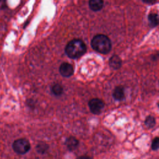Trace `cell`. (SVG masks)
<instances>
[{
	"label": "cell",
	"mask_w": 159,
	"mask_h": 159,
	"mask_svg": "<svg viewBox=\"0 0 159 159\" xmlns=\"http://www.w3.org/2000/svg\"><path fill=\"white\" fill-rule=\"evenodd\" d=\"M86 52V46L80 39H73L69 42L65 47V53L71 58L81 57Z\"/></svg>",
	"instance_id": "6da1fadb"
},
{
	"label": "cell",
	"mask_w": 159,
	"mask_h": 159,
	"mask_svg": "<svg viewBox=\"0 0 159 159\" xmlns=\"http://www.w3.org/2000/svg\"><path fill=\"white\" fill-rule=\"evenodd\" d=\"M91 44L95 51L102 54L108 53L112 47L111 40L107 36L103 34L96 35L93 38Z\"/></svg>",
	"instance_id": "7a4b0ae2"
},
{
	"label": "cell",
	"mask_w": 159,
	"mask_h": 159,
	"mask_svg": "<svg viewBox=\"0 0 159 159\" xmlns=\"http://www.w3.org/2000/svg\"><path fill=\"white\" fill-rule=\"evenodd\" d=\"M12 148L16 153L22 155L29 152L30 148V145L27 140L25 139H19L13 142Z\"/></svg>",
	"instance_id": "3957f363"
},
{
	"label": "cell",
	"mask_w": 159,
	"mask_h": 159,
	"mask_svg": "<svg viewBox=\"0 0 159 159\" xmlns=\"http://www.w3.org/2000/svg\"><path fill=\"white\" fill-rule=\"evenodd\" d=\"M88 106L90 111L93 114H99L103 109L104 104L102 100L98 98H94L89 101Z\"/></svg>",
	"instance_id": "277c9868"
},
{
	"label": "cell",
	"mask_w": 159,
	"mask_h": 159,
	"mask_svg": "<svg viewBox=\"0 0 159 159\" xmlns=\"http://www.w3.org/2000/svg\"><path fill=\"white\" fill-rule=\"evenodd\" d=\"M59 71L63 76L70 77L73 74L74 69L71 64L65 62L60 66Z\"/></svg>",
	"instance_id": "5b68a950"
},
{
	"label": "cell",
	"mask_w": 159,
	"mask_h": 159,
	"mask_svg": "<svg viewBox=\"0 0 159 159\" xmlns=\"http://www.w3.org/2000/svg\"><path fill=\"white\" fill-rule=\"evenodd\" d=\"M104 6L103 0H89V7L93 11H100Z\"/></svg>",
	"instance_id": "8992f818"
},
{
	"label": "cell",
	"mask_w": 159,
	"mask_h": 159,
	"mask_svg": "<svg viewBox=\"0 0 159 159\" xmlns=\"http://www.w3.org/2000/svg\"><path fill=\"white\" fill-rule=\"evenodd\" d=\"M109 63L111 68H112L113 69L117 70L121 66L122 60L119 56L114 55L110 58Z\"/></svg>",
	"instance_id": "52a82bcc"
},
{
	"label": "cell",
	"mask_w": 159,
	"mask_h": 159,
	"mask_svg": "<svg viewBox=\"0 0 159 159\" xmlns=\"http://www.w3.org/2000/svg\"><path fill=\"white\" fill-rule=\"evenodd\" d=\"M112 96L117 101H121L124 98V90L122 86H117L114 91Z\"/></svg>",
	"instance_id": "ba28073f"
},
{
	"label": "cell",
	"mask_w": 159,
	"mask_h": 159,
	"mask_svg": "<svg viewBox=\"0 0 159 159\" xmlns=\"http://www.w3.org/2000/svg\"><path fill=\"white\" fill-rule=\"evenodd\" d=\"M78 140L74 137H70L66 140V145L70 150H75L78 145Z\"/></svg>",
	"instance_id": "9c48e42d"
},
{
	"label": "cell",
	"mask_w": 159,
	"mask_h": 159,
	"mask_svg": "<svg viewBox=\"0 0 159 159\" xmlns=\"http://www.w3.org/2000/svg\"><path fill=\"white\" fill-rule=\"evenodd\" d=\"M148 19L150 24L154 27L157 26L158 24V14L156 13H151L148 16Z\"/></svg>",
	"instance_id": "30bf717a"
},
{
	"label": "cell",
	"mask_w": 159,
	"mask_h": 159,
	"mask_svg": "<svg viewBox=\"0 0 159 159\" xmlns=\"http://www.w3.org/2000/svg\"><path fill=\"white\" fill-rule=\"evenodd\" d=\"M52 92L56 96L61 95L63 92V87L59 84H55L52 86Z\"/></svg>",
	"instance_id": "8fae6325"
},
{
	"label": "cell",
	"mask_w": 159,
	"mask_h": 159,
	"mask_svg": "<svg viewBox=\"0 0 159 159\" xmlns=\"http://www.w3.org/2000/svg\"><path fill=\"white\" fill-rule=\"evenodd\" d=\"M145 124L148 127L152 128L155 125V119L152 116H148L145 121Z\"/></svg>",
	"instance_id": "7c38bea8"
},
{
	"label": "cell",
	"mask_w": 159,
	"mask_h": 159,
	"mask_svg": "<svg viewBox=\"0 0 159 159\" xmlns=\"http://www.w3.org/2000/svg\"><path fill=\"white\" fill-rule=\"evenodd\" d=\"M48 148V146L44 143H40L38 144V145L37 146V150L39 153H45Z\"/></svg>",
	"instance_id": "4fadbf2b"
},
{
	"label": "cell",
	"mask_w": 159,
	"mask_h": 159,
	"mask_svg": "<svg viewBox=\"0 0 159 159\" xmlns=\"http://www.w3.org/2000/svg\"><path fill=\"white\" fill-rule=\"evenodd\" d=\"M159 147V139L158 137H156L153 139L152 143V148L153 150H157Z\"/></svg>",
	"instance_id": "5bb4252c"
},
{
	"label": "cell",
	"mask_w": 159,
	"mask_h": 159,
	"mask_svg": "<svg viewBox=\"0 0 159 159\" xmlns=\"http://www.w3.org/2000/svg\"><path fill=\"white\" fill-rule=\"evenodd\" d=\"M142 1L145 3L149 4H153L155 3L156 1H157V0H142Z\"/></svg>",
	"instance_id": "9a60e30c"
},
{
	"label": "cell",
	"mask_w": 159,
	"mask_h": 159,
	"mask_svg": "<svg viewBox=\"0 0 159 159\" xmlns=\"http://www.w3.org/2000/svg\"><path fill=\"white\" fill-rule=\"evenodd\" d=\"M76 159H92V158L88 156H81V157L77 158Z\"/></svg>",
	"instance_id": "2e32d148"
},
{
	"label": "cell",
	"mask_w": 159,
	"mask_h": 159,
	"mask_svg": "<svg viewBox=\"0 0 159 159\" xmlns=\"http://www.w3.org/2000/svg\"><path fill=\"white\" fill-rule=\"evenodd\" d=\"M0 1H1V0H0Z\"/></svg>",
	"instance_id": "e0dca14e"
}]
</instances>
